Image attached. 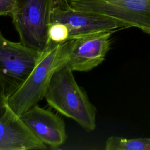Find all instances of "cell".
<instances>
[{"instance_id":"cell-13","label":"cell","mask_w":150,"mask_h":150,"mask_svg":"<svg viewBox=\"0 0 150 150\" xmlns=\"http://www.w3.org/2000/svg\"><path fill=\"white\" fill-rule=\"evenodd\" d=\"M55 5L62 8H66L70 7L69 0H54Z\"/></svg>"},{"instance_id":"cell-2","label":"cell","mask_w":150,"mask_h":150,"mask_svg":"<svg viewBox=\"0 0 150 150\" xmlns=\"http://www.w3.org/2000/svg\"><path fill=\"white\" fill-rule=\"evenodd\" d=\"M66 42L49 43L30 74L22 85L8 97L10 107L18 116L45 98L56 69L66 62Z\"/></svg>"},{"instance_id":"cell-3","label":"cell","mask_w":150,"mask_h":150,"mask_svg":"<svg viewBox=\"0 0 150 150\" xmlns=\"http://www.w3.org/2000/svg\"><path fill=\"white\" fill-rule=\"evenodd\" d=\"M54 0H18L12 15L20 42L43 53L48 47V31Z\"/></svg>"},{"instance_id":"cell-6","label":"cell","mask_w":150,"mask_h":150,"mask_svg":"<svg viewBox=\"0 0 150 150\" xmlns=\"http://www.w3.org/2000/svg\"><path fill=\"white\" fill-rule=\"evenodd\" d=\"M114 31L104 30L76 36L66 42V63L72 71H89L104 60Z\"/></svg>"},{"instance_id":"cell-8","label":"cell","mask_w":150,"mask_h":150,"mask_svg":"<svg viewBox=\"0 0 150 150\" xmlns=\"http://www.w3.org/2000/svg\"><path fill=\"white\" fill-rule=\"evenodd\" d=\"M51 23L64 24L69 32V39L88 33L127 28L121 22L101 15L75 10L70 6L62 8L54 5L51 13Z\"/></svg>"},{"instance_id":"cell-10","label":"cell","mask_w":150,"mask_h":150,"mask_svg":"<svg viewBox=\"0 0 150 150\" xmlns=\"http://www.w3.org/2000/svg\"><path fill=\"white\" fill-rule=\"evenodd\" d=\"M106 150H150V138L127 139L111 136L105 142Z\"/></svg>"},{"instance_id":"cell-9","label":"cell","mask_w":150,"mask_h":150,"mask_svg":"<svg viewBox=\"0 0 150 150\" xmlns=\"http://www.w3.org/2000/svg\"><path fill=\"white\" fill-rule=\"evenodd\" d=\"M19 117L28 129L46 146L56 149L65 142V124L57 114L36 104Z\"/></svg>"},{"instance_id":"cell-12","label":"cell","mask_w":150,"mask_h":150,"mask_svg":"<svg viewBox=\"0 0 150 150\" xmlns=\"http://www.w3.org/2000/svg\"><path fill=\"white\" fill-rule=\"evenodd\" d=\"M18 2V0H0V16H11Z\"/></svg>"},{"instance_id":"cell-5","label":"cell","mask_w":150,"mask_h":150,"mask_svg":"<svg viewBox=\"0 0 150 150\" xmlns=\"http://www.w3.org/2000/svg\"><path fill=\"white\" fill-rule=\"evenodd\" d=\"M77 11L115 19L150 35V0H69Z\"/></svg>"},{"instance_id":"cell-4","label":"cell","mask_w":150,"mask_h":150,"mask_svg":"<svg viewBox=\"0 0 150 150\" xmlns=\"http://www.w3.org/2000/svg\"><path fill=\"white\" fill-rule=\"evenodd\" d=\"M42 54L7 39L0 31V85L8 97L22 85Z\"/></svg>"},{"instance_id":"cell-11","label":"cell","mask_w":150,"mask_h":150,"mask_svg":"<svg viewBox=\"0 0 150 150\" xmlns=\"http://www.w3.org/2000/svg\"><path fill=\"white\" fill-rule=\"evenodd\" d=\"M48 37L49 43H64L69 40V29L62 23H51L49 28Z\"/></svg>"},{"instance_id":"cell-1","label":"cell","mask_w":150,"mask_h":150,"mask_svg":"<svg viewBox=\"0 0 150 150\" xmlns=\"http://www.w3.org/2000/svg\"><path fill=\"white\" fill-rule=\"evenodd\" d=\"M45 98L49 105L74 120L86 131L95 129L97 110L86 91L76 83L66 62L53 73Z\"/></svg>"},{"instance_id":"cell-7","label":"cell","mask_w":150,"mask_h":150,"mask_svg":"<svg viewBox=\"0 0 150 150\" xmlns=\"http://www.w3.org/2000/svg\"><path fill=\"white\" fill-rule=\"evenodd\" d=\"M46 148L11 109L8 97L0 85V150Z\"/></svg>"}]
</instances>
